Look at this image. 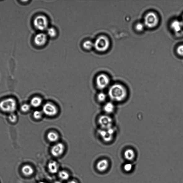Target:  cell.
Instances as JSON below:
<instances>
[{
  "instance_id": "cell-19",
  "label": "cell",
  "mask_w": 183,
  "mask_h": 183,
  "mask_svg": "<svg viewBox=\"0 0 183 183\" xmlns=\"http://www.w3.org/2000/svg\"><path fill=\"white\" fill-rule=\"evenodd\" d=\"M47 139L51 142H56L59 139V136L56 132L50 131L47 135Z\"/></svg>"
},
{
  "instance_id": "cell-10",
  "label": "cell",
  "mask_w": 183,
  "mask_h": 183,
  "mask_svg": "<svg viewBox=\"0 0 183 183\" xmlns=\"http://www.w3.org/2000/svg\"><path fill=\"white\" fill-rule=\"evenodd\" d=\"M65 149L64 145L62 143H57L51 148L50 151L53 156L59 157L63 154Z\"/></svg>"
},
{
  "instance_id": "cell-12",
  "label": "cell",
  "mask_w": 183,
  "mask_h": 183,
  "mask_svg": "<svg viewBox=\"0 0 183 183\" xmlns=\"http://www.w3.org/2000/svg\"><path fill=\"white\" fill-rule=\"evenodd\" d=\"M109 166V162L106 159L99 161L96 164V168L99 172H103L107 170Z\"/></svg>"
},
{
  "instance_id": "cell-14",
  "label": "cell",
  "mask_w": 183,
  "mask_h": 183,
  "mask_svg": "<svg viewBox=\"0 0 183 183\" xmlns=\"http://www.w3.org/2000/svg\"><path fill=\"white\" fill-rule=\"evenodd\" d=\"M171 27L174 32H179L181 31L183 26L181 21L175 20L171 23Z\"/></svg>"
},
{
  "instance_id": "cell-15",
  "label": "cell",
  "mask_w": 183,
  "mask_h": 183,
  "mask_svg": "<svg viewBox=\"0 0 183 183\" xmlns=\"http://www.w3.org/2000/svg\"><path fill=\"white\" fill-rule=\"evenodd\" d=\"M21 171L23 174L27 177L32 176L34 172L33 168L28 164L23 166L21 169Z\"/></svg>"
},
{
  "instance_id": "cell-2",
  "label": "cell",
  "mask_w": 183,
  "mask_h": 183,
  "mask_svg": "<svg viewBox=\"0 0 183 183\" xmlns=\"http://www.w3.org/2000/svg\"><path fill=\"white\" fill-rule=\"evenodd\" d=\"M17 102L11 97L6 98L0 102V110L4 112L14 113L17 108Z\"/></svg>"
},
{
  "instance_id": "cell-7",
  "label": "cell",
  "mask_w": 183,
  "mask_h": 183,
  "mask_svg": "<svg viewBox=\"0 0 183 183\" xmlns=\"http://www.w3.org/2000/svg\"><path fill=\"white\" fill-rule=\"evenodd\" d=\"M110 80L109 77L105 74H101L97 76L96 83L97 88L103 90L107 88L110 85Z\"/></svg>"
},
{
  "instance_id": "cell-8",
  "label": "cell",
  "mask_w": 183,
  "mask_h": 183,
  "mask_svg": "<svg viewBox=\"0 0 183 183\" xmlns=\"http://www.w3.org/2000/svg\"><path fill=\"white\" fill-rule=\"evenodd\" d=\"M115 130L114 127L108 129H102L98 131L99 135L106 142L112 141L115 135Z\"/></svg>"
},
{
  "instance_id": "cell-22",
  "label": "cell",
  "mask_w": 183,
  "mask_h": 183,
  "mask_svg": "<svg viewBox=\"0 0 183 183\" xmlns=\"http://www.w3.org/2000/svg\"><path fill=\"white\" fill-rule=\"evenodd\" d=\"M43 114L42 111L36 110L34 111L33 113V116L34 119L36 120H40L42 117Z\"/></svg>"
},
{
  "instance_id": "cell-20",
  "label": "cell",
  "mask_w": 183,
  "mask_h": 183,
  "mask_svg": "<svg viewBox=\"0 0 183 183\" xmlns=\"http://www.w3.org/2000/svg\"><path fill=\"white\" fill-rule=\"evenodd\" d=\"M59 177L63 180H67L69 179V175L67 171L62 170L59 171Z\"/></svg>"
},
{
  "instance_id": "cell-9",
  "label": "cell",
  "mask_w": 183,
  "mask_h": 183,
  "mask_svg": "<svg viewBox=\"0 0 183 183\" xmlns=\"http://www.w3.org/2000/svg\"><path fill=\"white\" fill-rule=\"evenodd\" d=\"M42 112L43 114L52 117L56 115L58 112V108L54 104L47 102L44 104L43 107Z\"/></svg>"
},
{
  "instance_id": "cell-29",
  "label": "cell",
  "mask_w": 183,
  "mask_h": 183,
  "mask_svg": "<svg viewBox=\"0 0 183 183\" xmlns=\"http://www.w3.org/2000/svg\"><path fill=\"white\" fill-rule=\"evenodd\" d=\"M177 52L180 56L183 57V45L178 46L177 49Z\"/></svg>"
},
{
  "instance_id": "cell-1",
  "label": "cell",
  "mask_w": 183,
  "mask_h": 183,
  "mask_svg": "<svg viewBox=\"0 0 183 183\" xmlns=\"http://www.w3.org/2000/svg\"><path fill=\"white\" fill-rule=\"evenodd\" d=\"M128 89L124 85L116 83L111 85L108 91V96L113 102H122L128 97Z\"/></svg>"
},
{
  "instance_id": "cell-4",
  "label": "cell",
  "mask_w": 183,
  "mask_h": 183,
  "mask_svg": "<svg viewBox=\"0 0 183 183\" xmlns=\"http://www.w3.org/2000/svg\"><path fill=\"white\" fill-rule=\"evenodd\" d=\"M158 16L155 13L150 12L146 15L144 19V24L145 26L152 28L157 26L159 24Z\"/></svg>"
},
{
  "instance_id": "cell-5",
  "label": "cell",
  "mask_w": 183,
  "mask_h": 183,
  "mask_svg": "<svg viewBox=\"0 0 183 183\" xmlns=\"http://www.w3.org/2000/svg\"><path fill=\"white\" fill-rule=\"evenodd\" d=\"M33 24L37 29L43 31L47 28L48 25V20L46 16L39 15L35 18Z\"/></svg>"
},
{
  "instance_id": "cell-6",
  "label": "cell",
  "mask_w": 183,
  "mask_h": 183,
  "mask_svg": "<svg viewBox=\"0 0 183 183\" xmlns=\"http://www.w3.org/2000/svg\"><path fill=\"white\" fill-rule=\"evenodd\" d=\"M98 124L102 129H108L113 127V120L107 115H101L98 118Z\"/></svg>"
},
{
  "instance_id": "cell-28",
  "label": "cell",
  "mask_w": 183,
  "mask_h": 183,
  "mask_svg": "<svg viewBox=\"0 0 183 183\" xmlns=\"http://www.w3.org/2000/svg\"><path fill=\"white\" fill-rule=\"evenodd\" d=\"M124 170L127 172H130L133 168V166L130 163H127L124 164Z\"/></svg>"
},
{
  "instance_id": "cell-16",
  "label": "cell",
  "mask_w": 183,
  "mask_h": 183,
  "mask_svg": "<svg viewBox=\"0 0 183 183\" xmlns=\"http://www.w3.org/2000/svg\"><path fill=\"white\" fill-rule=\"evenodd\" d=\"M136 154L134 150L132 149H128L124 150V156L127 160L131 161L135 159Z\"/></svg>"
},
{
  "instance_id": "cell-32",
  "label": "cell",
  "mask_w": 183,
  "mask_h": 183,
  "mask_svg": "<svg viewBox=\"0 0 183 183\" xmlns=\"http://www.w3.org/2000/svg\"><path fill=\"white\" fill-rule=\"evenodd\" d=\"M54 183H62L60 181H56Z\"/></svg>"
},
{
  "instance_id": "cell-23",
  "label": "cell",
  "mask_w": 183,
  "mask_h": 183,
  "mask_svg": "<svg viewBox=\"0 0 183 183\" xmlns=\"http://www.w3.org/2000/svg\"><path fill=\"white\" fill-rule=\"evenodd\" d=\"M57 32L55 29L50 27L47 30V34L51 37H54L57 35Z\"/></svg>"
},
{
  "instance_id": "cell-26",
  "label": "cell",
  "mask_w": 183,
  "mask_h": 183,
  "mask_svg": "<svg viewBox=\"0 0 183 183\" xmlns=\"http://www.w3.org/2000/svg\"><path fill=\"white\" fill-rule=\"evenodd\" d=\"M106 94L103 92L99 93L97 95V99L99 102H105L106 100Z\"/></svg>"
},
{
  "instance_id": "cell-33",
  "label": "cell",
  "mask_w": 183,
  "mask_h": 183,
  "mask_svg": "<svg viewBox=\"0 0 183 183\" xmlns=\"http://www.w3.org/2000/svg\"><path fill=\"white\" fill-rule=\"evenodd\" d=\"M39 183H47L41 181V182H39Z\"/></svg>"
},
{
  "instance_id": "cell-24",
  "label": "cell",
  "mask_w": 183,
  "mask_h": 183,
  "mask_svg": "<svg viewBox=\"0 0 183 183\" xmlns=\"http://www.w3.org/2000/svg\"><path fill=\"white\" fill-rule=\"evenodd\" d=\"M31 106L28 103H24L21 106L20 109L23 112L26 113L31 110Z\"/></svg>"
},
{
  "instance_id": "cell-11",
  "label": "cell",
  "mask_w": 183,
  "mask_h": 183,
  "mask_svg": "<svg viewBox=\"0 0 183 183\" xmlns=\"http://www.w3.org/2000/svg\"><path fill=\"white\" fill-rule=\"evenodd\" d=\"M47 36L44 33H39L37 34L34 38L35 44L38 46H44L47 42Z\"/></svg>"
},
{
  "instance_id": "cell-25",
  "label": "cell",
  "mask_w": 183,
  "mask_h": 183,
  "mask_svg": "<svg viewBox=\"0 0 183 183\" xmlns=\"http://www.w3.org/2000/svg\"><path fill=\"white\" fill-rule=\"evenodd\" d=\"M8 117L9 120L12 123H15L17 121V116L14 113H10Z\"/></svg>"
},
{
  "instance_id": "cell-13",
  "label": "cell",
  "mask_w": 183,
  "mask_h": 183,
  "mask_svg": "<svg viewBox=\"0 0 183 183\" xmlns=\"http://www.w3.org/2000/svg\"><path fill=\"white\" fill-rule=\"evenodd\" d=\"M103 110L107 115L112 114L115 110V106L112 102H107L103 107Z\"/></svg>"
},
{
  "instance_id": "cell-17",
  "label": "cell",
  "mask_w": 183,
  "mask_h": 183,
  "mask_svg": "<svg viewBox=\"0 0 183 183\" xmlns=\"http://www.w3.org/2000/svg\"><path fill=\"white\" fill-rule=\"evenodd\" d=\"M48 170L52 174L56 173L59 170V166L57 162L52 161L50 162L48 165Z\"/></svg>"
},
{
  "instance_id": "cell-27",
  "label": "cell",
  "mask_w": 183,
  "mask_h": 183,
  "mask_svg": "<svg viewBox=\"0 0 183 183\" xmlns=\"http://www.w3.org/2000/svg\"><path fill=\"white\" fill-rule=\"evenodd\" d=\"M145 25L142 23H138L136 25L135 28L137 31L139 32L142 31L144 29Z\"/></svg>"
},
{
  "instance_id": "cell-31",
  "label": "cell",
  "mask_w": 183,
  "mask_h": 183,
  "mask_svg": "<svg viewBox=\"0 0 183 183\" xmlns=\"http://www.w3.org/2000/svg\"><path fill=\"white\" fill-rule=\"evenodd\" d=\"M181 22L182 23V25H183V15L182 16V20H181Z\"/></svg>"
},
{
  "instance_id": "cell-3",
  "label": "cell",
  "mask_w": 183,
  "mask_h": 183,
  "mask_svg": "<svg viewBox=\"0 0 183 183\" xmlns=\"http://www.w3.org/2000/svg\"><path fill=\"white\" fill-rule=\"evenodd\" d=\"M94 44V47L97 50L100 52H103L108 49L110 47V42L109 40L107 37L101 36L96 39Z\"/></svg>"
},
{
  "instance_id": "cell-18",
  "label": "cell",
  "mask_w": 183,
  "mask_h": 183,
  "mask_svg": "<svg viewBox=\"0 0 183 183\" xmlns=\"http://www.w3.org/2000/svg\"><path fill=\"white\" fill-rule=\"evenodd\" d=\"M42 99L40 97L35 96L33 97L30 101V105L34 108L40 107L42 103Z\"/></svg>"
},
{
  "instance_id": "cell-30",
  "label": "cell",
  "mask_w": 183,
  "mask_h": 183,
  "mask_svg": "<svg viewBox=\"0 0 183 183\" xmlns=\"http://www.w3.org/2000/svg\"><path fill=\"white\" fill-rule=\"evenodd\" d=\"M67 183H77V182L76 181H75L71 180L70 181H68Z\"/></svg>"
},
{
  "instance_id": "cell-21",
  "label": "cell",
  "mask_w": 183,
  "mask_h": 183,
  "mask_svg": "<svg viewBox=\"0 0 183 183\" xmlns=\"http://www.w3.org/2000/svg\"><path fill=\"white\" fill-rule=\"evenodd\" d=\"M83 46L85 49L90 50L94 47V44L91 41H87L83 43Z\"/></svg>"
}]
</instances>
